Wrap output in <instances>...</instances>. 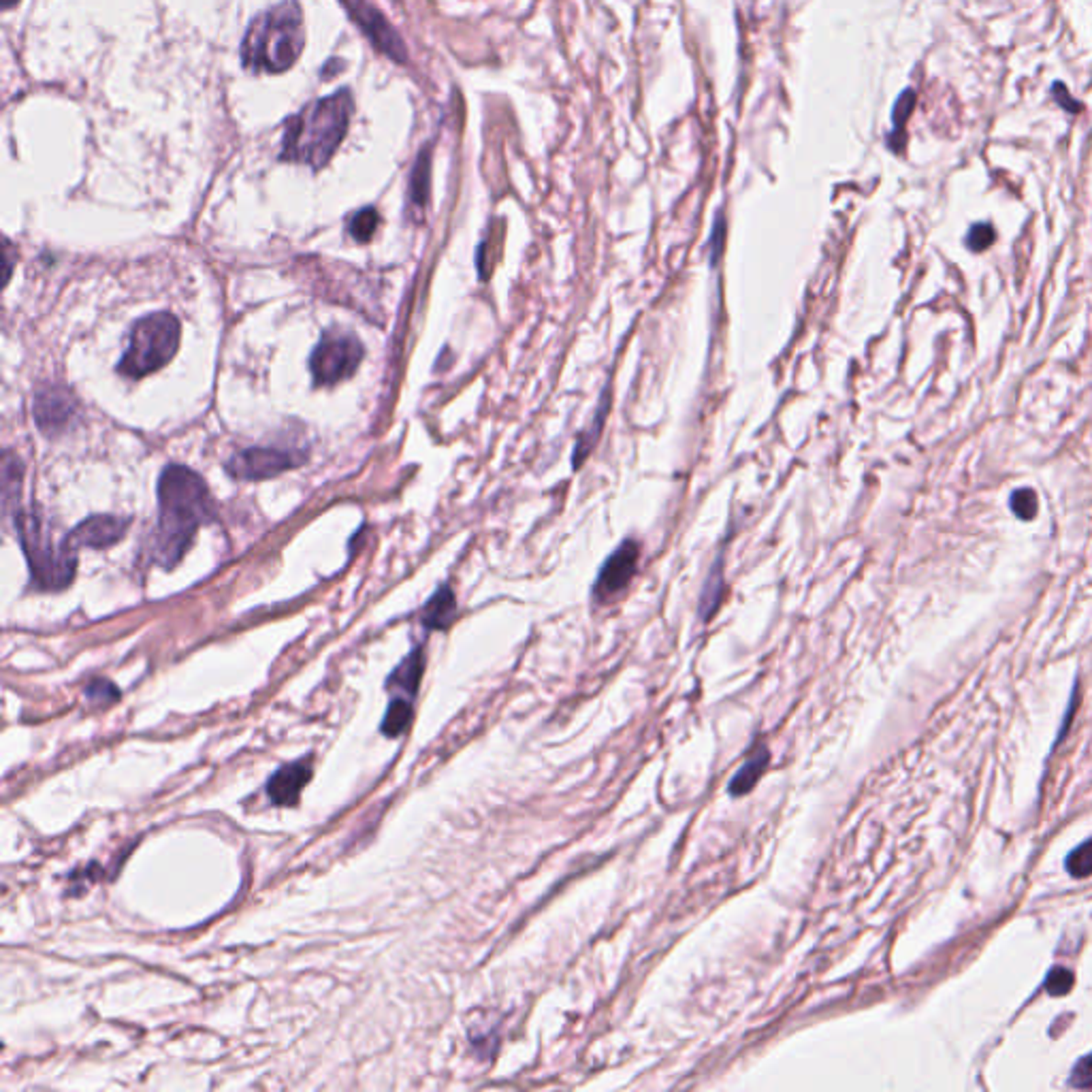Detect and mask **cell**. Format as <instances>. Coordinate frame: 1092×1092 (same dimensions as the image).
Returning a JSON list of instances; mask_svg holds the SVG:
<instances>
[{
  "instance_id": "1",
  "label": "cell",
  "mask_w": 1092,
  "mask_h": 1092,
  "mask_svg": "<svg viewBox=\"0 0 1092 1092\" xmlns=\"http://www.w3.org/2000/svg\"><path fill=\"white\" fill-rule=\"evenodd\" d=\"M158 528L152 540V557L163 568H173L184 557L201 525L216 518V504L208 484L186 465H166L158 478Z\"/></svg>"
},
{
  "instance_id": "2",
  "label": "cell",
  "mask_w": 1092,
  "mask_h": 1092,
  "mask_svg": "<svg viewBox=\"0 0 1092 1092\" xmlns=\"http://www.w3.org/2000/svg\"><path fill=\"white\" fill-rule=\"evenodd\" d=\"M352 111V95L339 90L336 95L318 98L289 118L282 135L279 158L289 163L308 165L310 169H323L342 145L348 132Z\"/></svg>"
},
{
  "instance_id": "3",
  "label": "cell",
  "mask_w": 1092,
  "mask_h": 1092,
  "mask_svg": "<svg viewBox=\"0 0 1092 1092\" xmlns=\"http://www.w3.org/2000/svg\"><path fill=\"white\" fill-rule=\"evenodd\" d=\"M305 48L303 13L295 0H284L252 19L242 43V63L252 73H284Z\"/></svg>"
},
{
  "instance_id": "4",
  "label": "cell",
  "mask_w": 1092,
  "mask_h": 1092,
  "mask_svg": "<svg viewBox=\"0 0 1092 1092\" xmlns=\"http://www.w3.org/2000/svg\"><path fill=\"white\" fill-rule=\"evenodd\" d=\"M16 529L19 544L28 562L32 583L43 591H60L69 587L75 578L77 552L71 551L64 540L54 544L43 528L37 508L19 510L16 515Z\"/></svg>"
},
{
  "instance_id": "5",
  "label": "cell",
  "mask_w": 1092,
  "mask_h": 1092,
  "mask_svg": "<svg viewBox=\"0 0 1092 1092\" xmlns=\"http://www.w3.org/2000/svg\"><path fill=\"white\" fill-rule=\"evenodd\" d=\"M182 327L169 312L148 314L137 321L131 329L129 348L118 363V374L131 381L154 374L176 357L179 348Z\"/></svg>"
},
{
  "instance_id": "6",
  "label": "cell",
  "mask_w": 1092,
  "mask_h": 1092,
  "mask_svg": "<svg viewBox=\"0 0 1092 1092\" xmlns=\"http://www.w3.org/2000/svg\"><path fill=\"white\" fill-rule=\"evenodd\" d=\"M363 344L352 333H327L310 357L316 386H331L355 376L363 361Z\"/></svg>"
},
{
  "instance_id": "7",
  "label": "cell",
  "mask_w": 1092,
  "mask_h": 1092,
  "mask_svg": "<svg viewBox=\"0 0 1092 1092\" xmlns=\"http://www.w3.org/2000/svg\"><path fill=\"white\" fill-rule=\"evenodd\" d=\"M305 461V452L279 449H245L224 463L226 474L237 481H265L299 468Z\"/></svg>"
},
{
  "instance_id": "8",
  "label": "cell",
  "mask_w": 1092,
  "mask_h": 1092,
  "mask_svg": "<svg viewBox=\"0 0 1092 1092\" xmlns=\"http://www.w3.org/2000/svg\"><path fill=\"white\" fill-rule=\"evenodd\" d=\"M638 562H641V544L634 538H628L610 552L597 572L594 589H591L594 602L606 604L617 600L634 581Z\"/></svg>"
},
{
  "instance_id": "9",
  "label": "cell",
  "mask_w": 1092,
  "mask_h": 1092,
  "mask_svg": "<svg viewBox=\"0 0 1092 1092\" xmlns=\"http://www.w3.org/2000/svg\"><path fill=\"white\" fill-rule=\"evenodd\" d=\"M77 410L79 404L75 395L64 386H45V389L37 391L35 404H32L39 429L50 438H56L69 429L77 418Z\"/></svg>"
},
{
  "instance_id": "10",
  "label": "cell",
  "mask_w": 1092,
  "mask_h": 1092,
  "mask_svg": "<svg viewBox=\"0 0 1092 1092\" xmlns=\"http://www.w3.org/2000/svg\"><path fill=\"white\" fill-rule=\"evenodd\" d=\"M129 529V521L111 515H97L85 518L64 538V544L71 551L77 549H109L116 542H119Z\"/></svg>"
},
{
  "instance_id": "11",
  "label": "cell",
  "mask_w": 1092,
  "mask_h": 1092,
  "mask_svg": "<svg viewBox=\"0 0 1092 1092\" xmlns=\"http://www.w3.org/2000/svg\"><path fill=\"white\" fill-rule=\"evenodd\" d=\"M348 9H350L352 19L361 26L365 35L371 39V43H374L376 48L382 51V54H386L392 60H397V63H402V60L405 58L402 39H399L397 32L392 30L389 24H386V19L381 16V13H378L374 6L365 5L363 0H350Z\"/></svg>"
},
{
  "instance_id": "12",
  "label": "cell",
  "mask_w": 1092,
  "mask_h": 1092,
  "mask_svg": "<svg viewBox=\"0 0 1092 1092\" xmlns=\"http://www.w3.org/2000/svg\"><path fill=\"white\" fill-rule=\"evenodd\" d=\"M314 775V766L312 757H301V760L284 764L278 772H273L267 781V794L273 804L278 807H295L301 798V791L310 783Z\"/></svg>"
},
{
  "instance_id": "13",
  "label": "cell",
  "mask_w": 1092,
  "mask_h": 1092,
  "mask_svg": "<svg viewBox=\"0 0 1092 1092\" xmlns=\"http://www.w3.org/2000/svg\"><path fill=\"white\" fill-rule=\"evenodd\" d=\"M609 410H610V386H606L600 404H597V408H596V415H594V418H591L589 427L585 429L576 439L574 455H572V465H574V470L581 468L585 459L591 455V450H594L596 444L600 442L604 421H606V416H609Z\"/></svg>"
},
{
  "instance_id": "14",
  "label": "cell",
  "mask_w": 1092,
  "mask_h": 1092,
  "mask_svg": "<svg viewBox=\"0 0 1092 1092\" xmlns=\"http://www.w3.org/2000/svg\"><path fill=\"white\" fill-rule=\"evenodd\" d=\"M457 617V600L449 585H442L423 609V623L429 630H446Z\"/></svg>"
},
{
  "instance_id": "15",
  "label": "cell",
  "mask_w": 1092,
  "mask_h": 1092,
  "mask_svg": "<svg viewBox=\"0 0 1092 1092\" xmlns=\"http://www.w3.org/2000/svg\"><path fill=\"white\" fill-rule=\"evenodd\" d=\"M768 760H770V754H768V749H766V745H757V747L751 751V756L747 757V760H745V764L741 766V770L732 777L730 794L743 796V794H747V791L754 790L757 779L764 775L766 766H768Z\"/></svg>"
},
{
  "instance_id": "16",
  "label": "cell",
  "mask_w": 1092,
  "mask_h": 1092,
  "mask_svg": "<svg viewBox=\"0 0 1092 1092\" xmlns=\"http://www.w3.org/2000/svg\"><path fill=\"white\" fill-rule=\"evenodd\" d=\"M423 672H425V654L421 647H416L408 657L404 659L402 664L397 665L395 670H392V675L389 677V688L402 689L404 694L412 700L418 689V683H421V678H423Z\"/></svg>"
},
{
  "instance_id": "17",
  "label": "cell",
  "mask_w": 1092,
  "mask_h": 1092,
  "mask_svg": "<svg viewBox=\"0 0 1092 1092\" xmlns=\"http://www.w3.org/2000/svg\"><path fill=\"white\" fill-rule=\"evenodd\" d=\"M723 559L717 557V562L712 563V568L707 576V583H704V589H702V596H700V617L702 621H709V619L715 615V610L719 609V604L723 600V589H725V583H723Z\"/></svg>"
},
{
  "instance_id": "18",
  "label": "cell",
  "mask_w": 1092,
  "mask_h": 1092,
  "mask_svg": "<svg viewBox=\"0 0 1092 1092\" xmlns=\"http://www.w3.org/2000/svg\"><path fill=\"white\" fill-rule=\"evenodd\" d=\"M412 722V700L410 698H395V700H391L389 709L384 712V719H382V734L389 736V738H395V736H402L405 728H408Z\"/></svg>"
},
{
  "instance_id": "19",
  "label": "cell",
  "mask_w": 1092,
  "mask_h": 1092,
  "mask_svg": "<svg viewBox=\"0 0 1092 1092\" xmlns=\"http://www.w3.org/2000/svg\"><path fill=\"white\" fill-rule=\"evenodd\" d=\"M429 176H431V156L427 150L421 152L418 161L415 165L410 179V195L418 208H423L429 199Z\"/></svg>"
},
{
  "instance_id": "20",
  "label": "cell",
  "mask_w": 1092,
  "mask_h": 1092,
  "mask_svg": "<svg viewBox=\"0 0 1092 1092\" xmlns=\"http://www.w3.org/2000/svg\"><path fill=\"white\" fill-rule=\"evenodd\" d=\"M378 224H381V216H378V211L374 208H365L361 211H357V214L350 218L348 231H350V235L357 239V242L365 244L374 237Z\"/></svg>"
},
{
  "instance_id": "21",
  "label": "cell",
  "mask_w": 1092,
  "mask_h": 1092,
  "mask_svg": "<svg viewBox=\"0 0 1092 1092\" xmlns=\"http://www.w3.org/2000/svg\"><path fill=\"white\" fill-rule=\"evenodd\" d=\"M1067 870L1074 877L1092 875V841L1082 843L1080 847L1071 851L1067 858Z\"/></svg>"
},
{
  "instance_id": "22",
  "label": "cell",
  "mask_w": 1092,
  "mask_h": 1092,
  "mask_svg": "<svg viewBox=\"0 0 1092 1092\" xmlns=\"http://www.w3.org/2000/svg\"><path fill=\"white\" fill-rule=\"evenodd\" d=\"M1037 508L1039 502L1037 493L1033 489H1020L1011 495V510L1020 518H1024V521H1030V518L1037 515Z\"/></svg>"
},
{
  "instance_id": "23",
  "label": "cell",
  "mask_w": 1092,
  "mask_h": 1092,
  "mask_svg": "<svg viewBox=\"0 0 1092 1092\" xmlns=\"http://www.w3.org/2000/svg\"><path fill=\"white\" fill-rule=\"evenodd\" d=\"M723 239H725V220H723L722 211H719L717 218H715V224H712L711 239H709V258H711L712 267H717L719 261H722Z\"/></svg>"
},
{
  "instance_id": "24",
  "label": "cell",
  "mask_w": 1092,
  "mask_h": 1092,
  "mask_svg": "<svg viewBox=\"0 0 1092 1092\" xmlns=\"http://www.w3.org/2000/svg\"><path fill=\"white\" fill-rule=\"evenodd\" d=\"M914 101H916V97H914V92H911V90L903 92L901 98H898V103H896V108H894V132H892V135H890L892 139H903L901 137L903 135L901 129H903V124L907 122V118L911 116V111H914Z\"/></svg>"
},
{
  "instance_id": "25",
  "label": "cell",
  "mask_w": 1092,
  "mask_h": 1092,
  "mask_svg": "<svg viewBox=\"0 0 1092 1092\" xmlns=\"http://www.w3.org/2000/svg\"><path fill=\"white\" fill-rule=\"evenodd\" d=\"M995 244V229H992V224H975L973 229L969 231L967 235V245L971 250L975 252H984L985 248H990V245Z\"/></svg>"
},
{
  "instance_id": "26",
  "label": "cell",
  "mask_w": 1092,
  "mask_h": 1092,
  "mask_svg": "<svg viewBox=\"0 0 1092 1092\" xmlns=\"http://www.w3.org/2000/svg\"><path fill=\"white\" fill-rule=\"evenodd\" d=\"M1071 985H1074V975L1069 973L1067 969H1054L1052 973L1048 975V982H1045V988H1048L1050 995H1067L1071 990Z\"/></svg>"
},
{
  "instance_id": "27",
  "label": "cell",
  "mask_w": 1092,
  "mask_h": 1092,
  "mask_svg": "<svg viewBox=\"0 0 1092 1092\" xmlns=\"http://www.w3.org/2000/svg\"><path fill=\"white\" fill-rule=\"evenodd\" d=\"M1071 1084H1074V1086H1077V1088L1092 1086V1054L1082 1058V1061L1077 1063L1074 1074H1071Z\"/></svg>"
},
{
  "instance_id": "28",
  "label": "cell",
  "mask_w": 1092,
  "mask_h": 1092,
  "mask_svg": "<svg viewBox=\"0 0 1092 1092\" xmlns=\"http://www.w3.org/2000/svg\"><path fill=\"white\" fill-rule=\"evenodd\" d=\"M111 689H116V688H113L109 681H92L88 685V696L97 702L101 700V698L103 700H109V698H105V691H111Z\"/></svg>"
},
{
  "instance_id": "29",
  "label": "cell",
  "mask_w": 1092,
  "mask_h": 1092,
  "mask_svg": "<svg viewBox=\"0 0 1092 1092\" xmlns=\"http://www.w3.org/2000/svg\"><path fill=\"white\" fill-rule=\"evenodd\" d=\"M11 248H13V245H11L9 239H5V248H3V265H5V278L3 279H5V284L9 282L11 269H13V258H11V252L13 250Z\"/></svg>"
}]
</instances>
